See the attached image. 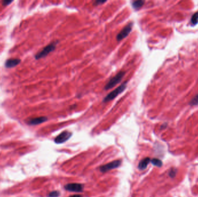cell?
<instances>
[{
  "instance_id": "277c9868",
  "label": "cell",
  "mask_w": 198,
  "mask_h": 197,
  "mask_svg": "<svg viewBox=\"0 0 198 197\" xmlns=\"http://www.w3.org/2000/svg\"><path fill=\"white\" fill-rule=\"evenodd\" d=\"M133 25V23L130 22L127 24L120 31V32L116 35V40L117 41L119 42L121 40L123 39L126 37H127L129 34L130 33L131 31L132 30V27Z\"/></svg>"
},
{
  "instance_id": "ac0fdd59",
  "label": "cell",
  "mask_w": 198,
  "mask_h": 197,
  "mask_svg": "<svg viewBox=\"0 0 198 197\" xmlns=\"http://www.w3.org/2000/svg\"><path fill=\"white\" fill-rule=\"evenodd\" d=\"M105 2L106 1H96L94 5H100V3H103Z\"/></svg>"
},
{
  "instance_id": "5bb4252c",
  "label": "cell",
  "mask_w": 198,
  "mask_h": 197,
  "mask_svg": "<svg viewBox=\"0 0 198 197\" xmlns=\"http://www.w3.org/2000/svg\"><path fill=\"white\" fill-rule=\"evenodd\" d=\"M190 104L191 105H196L198 104V94H197L192 98V99L190 102Z\"/></svg>"
},
{
  "instance_id": "9c48e42d",
  "label": "cell",
  "mask_w": 198,
  "mask_h": 197,
  "mask_svg": "<svg viewBox=\"0 0 198 197\" xmlns=\"http://www.w3.org/2000/svg\"><path fill=\"white\" fill-rule=\"evenodd\" d=\"M20 60L18 58H12L8 60L5 62V66L6 68H12L16 66L20 62Z\"/></svg>"
},
{
  "instance_id": "7c38bea8",
  "label": "cell",
  "mask_w": 198,
  "mask_h": 197,
  "mask_svg": "<svg viewBox=\"0 0 198 197\" xmlns=\"http://www.w3.org/2000/svg\"><path fill=\"white\" fill-rule=\"evenodd\" d=\"M198 23V12H196L193 14L191 17L190 23L192 25H196Z\"/></svg>"
},
{
  "instance_id": "d6986e66",
  "label": "cell",
  "mask_w": 198,
  "mask_h": 197,
  "mask_svg": "<svg viewBox=\"0 0 198 197\" xmlns=\"http://www.w3.org/2000/svg\"><path fill=\"white\" fill-rule=\"evenodd\" d=\"M69 197H82V196L80 195H74L70 196Z\"/></svg>"
},
{
  "instance_id": "52a82bcc",
  "label": "cell",
  "mask_w": 198,
  "mask_h": 197,
  "mask_svg": "<svg viewBox=\"0 0 198 197\" xmlns=\"http://www.w3.org/2000/svg\"><path fill=\"white\" fill-rule=\"evenodd\" d=\"M64 188L65 189L69 191H73V192H81L83 190V185L81 184L78 183H71V184H67L64 186Z\"/></svg>"
},
{
  "instance_id": "5b68a950",
  "label": "cell",
  "mask_w": 198,
  "mask_h": 197,
  "mask_svg": "<svg viewBox=\"0 0 198 197\" xmlns=\"http://www.w3.org/2000/svg\"><path fill=\"white\" fill-rule=\"evenodd\" d=\"M121 163L120 160H115L100 167V170L102 172H105L111 169L118 168Z\"/></svg>"
},
{
  "instance_id": "9a60e30c",
  "label": "cell",
  "mask_w": 198,
  "mask_h": 197,
  "mask_svg": "<svg viewBox=\"0 0 198 197\" xmlns=\"http://www.w3.org/2000/svg\"><path fill=\"white\" fill-rule=\"evenodd\" d=\"M60 192L57 191H54L50 192L48 195V197H58L60 195Z\"/></svg>"
},
{
  "instance_id": "3957f363",
  "label": "cell",
  "mask_w": 198,
  "mask_h": 197,
  "mask_svg": "<svg viewBox=\"0 0 198 197\" xmlns=\"http://www.w3.org/2000/svg\"><path fill=\"white\" fill-rule=\"evenodd\" d=\"M57 43H58V41L53 42L52 43H51L49 44L48 45H47L46 46H45L41 51H39V53H38L35 55V59L39 60L40 58H43V57H46V55H47L48 54H49L50 53L54 51V49H56V44H57Z\"/></svg>"
},
{
  "instance_id": "e0dca14e",
  "label": "cell",
  "mask_w": 198,
  "mask_h": 197,
  "mask_svg": "<svg viewBox=\"0 0 198 197\" xmlns=\"http://www.w3.org/2000/svg\"><path fill=\"white\" fill-rule=\"evenodd\" d=\"M12 2V1H4L2 2V5H4V6H6V5H9L10 3Z\"/></svg>"
},
{
  "instance_id": "4fadbf2b",
  "label": "cell",
  "mask_w": 198,
  "mask_h": 197,
  "mask_svg": "<svg viewBox=\"0 0 198 197\" xmlns=\"http://www.w3.org/2000/svg\"><path fill=\"white\" fill-rule=\"evenodd\" d=\"M151 162L153 165L158 166V167H160L162 165V162L160 159H157V158L152 159L151 160Z\"/></svg>"
},
{
  "instance_id": "6da1fadb",
  "label": "cell",
  "mask_w": 198,
  "mask_h": 197,
  "mask_svg": "<svg viewBox=\"0 0 198 197\" xmlns=\"http://www.w3.org/2000/svg\"><path fill=\"white\" fill-rule=\"evenodd\" d=\"M127 81H126L123 83H122L120 86H119L118 88H115L114 90L111 91L110 93L107 94L106 96L103 99V102H109L113 99H115L118 95L121 94L126 88Z\"/></svg>"
},
{
  "instance_id": "8992f818",
  "label": "cell",
  "mask_w": 198,
  "mask_h": 197,
  "mask_svg": "<svg viewBox=\"0 0 198 197\" xmlns=\"http://www.w3.org/2000/svg\"><path fill=\"white\" fill-rule=\"evenodd\" d=\"M72 135V133L68 131H64L59 134L54 139V142L56 143L60 144L64 143L68 140Z\"/></svg>"
},
{
  "instance_id": "ba28073f",
  "label": "cell",
  "mask_w": 198,
  "mask_h": 197,
  "mask_svg": "<svg viewBox=\"0 0 198 197\" xmlns=\"http://www.w3.org/2000/svg\"><path fill=\"white\" fill-rule=\"evenodd\" d=\"M47 120V118L46 117H39L29 120L28 121V124L30 125H38L45 122Z\"/></svg>"
},
{
  "instance_id": "2e32d148",
  "label": "cell",
  "mask_w": 198,
  "mask_h": 197,
  "mask_svg": "<svg viewBox=\"0 0 198 197\" xmlns=\"http://www.w3.org/2000/svg\"><path fill=\"white\" fill-rule=\"evenodd\" d=\"M176 172H177V170L175 169L174 168H172L170 169V170L169 171V173H168V174L169 176L171 177V178H173L175 177V174H176Z\"/></svg>"
},
{
  "instance_id": "8fae6325",
  "label": "cell",
  "mask_w": 198,
  "mask_h": 197,
  "mask_svg": "<svg viewBox=\"0 0 198 197\" xmlns=\"http://www.w3.org/2000/svg\"><path fill=\"white\" fill-rule=\"evenodd\" d=\"M145 3V1H142V0H137V1H133L132 2V6L133 8L136 10H139L144 4Z\"/></svg>"
},
{
  "instance_id": "7a4b0ae2",
  "label": "cell",
  "mask_w": 198,
  "mask_h": 197,
  "mask_svg": "<svg viewBox=\"0 0 198 197\" xmlns=\"http://www.w3.org/2000/svg\"><path fill=\"white\" fill-rule=\"evenodd\" d=\"M126 72L124 71L121 70L114 77L111 78L109 81L105 85L104 89L105 90H108L111 88H112L113 87H115L118 83H120L122 79V78L124 77Z\"/></svg>"
},
{
  "instance_id": "30bf717a",
  "label": "cell",
  "mask_w": 198,
  "mask_h": 197,
  "mask_svg": "<svg viewBox=\"0 0 198 197\" xmlns=\"http://www.w3.org/2000/svg\"><path fill=\"white\" fill-rule=\"evenodd\" d=\"M151 159L149 157H146L142 159L138 164V168L141 170H144L146 168L148 163H149Z\"/></svg>"
}]
</instances>
